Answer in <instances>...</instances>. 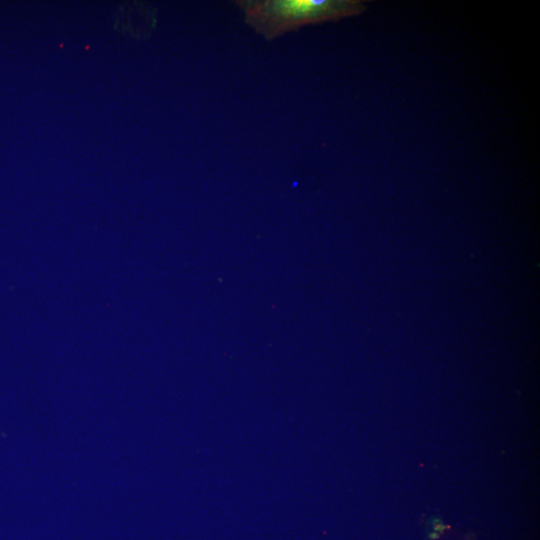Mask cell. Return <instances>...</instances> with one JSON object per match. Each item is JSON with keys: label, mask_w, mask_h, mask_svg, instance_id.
Instances as JSON below:
<instances>
[{"label": "cell", "mask_w": 540, "mask_h": 540, "mask_svg": "<svg viewBox=\"0 0 540 540\" xmlns=\"http://www.w3.org/2000/svg\"><path fill=\"white\" fill-rule=\"evenodd\" d=\"M245 22L259 35L273 40L307 24L361 14V0H239Z\"/></svg>", "instance_id": "obj_1"}, {"label": "cell", "mask_w": 540, "mask_h": 540, "mask_svg": "<svg viewBox=\"0 0 540 540\" xmlns=\"http://www.w3.org/2000/svg\"><path fill=\"white\" fill-rule=\"evenodd\" d=\"M115 30L125 36L142 39L148 37L156 25V13L143 2H124L115 11Z\"/></svg>", "instance_id": "obj_2"}]
</instances>
